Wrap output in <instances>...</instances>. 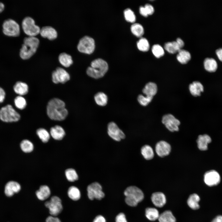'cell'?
Listing matches in <instances>:
<instances>
[{"label":"cell","mask_w":222,"mask_h":222,"mask_svg":"<svg viewBox=\"0 0 222 222\" xmlns=\"http://www.w3.org/2000/svg\"><path fill=\"white\" fill-rule=\"evenodd\" d=\"M47 112L51 119L58 121L64 120L68 114L64 102L57 98L52 99L49 101L47 105Z\"/></svg>","instance_id":"cell-1"},{"label":"cell","mask_w":222,"mask_h":222,"mask_svg":"<svg viewBox=\"0 0 222 222\" xmlns=\"http://www.w3.org/2000/svg\"><path fill=\"white\" fill-rule=\"evenodd\" d=\"M39 39L35 36L25 37L20 50V56L23 59L30 58L36 52L39 44Z\"/></svg>","instance_id":"cell-2"},{"label":"cell","mask_w":222,"mask_h":222,"mask_svg":"<svg viewBox=\"0 0 222 222\" xmlns=\"http://www.w3.org/2000/svg\"><path fill=\"white\" fill-rule=\"evenodd\" d=\"M108 69L107 63L102 59L98 58L92 61L91 66L86 71L87 75L89 76L98 79L103 76Z\"/></svg>","instance_id":"cell-3"},{"label":"cell","mask_w":222,"mask_h":222,"mask_svg":"<svg viewBox=\"0 0 222 222\" xmlns=\"http://www.w3.org/2000/svg\"><path fill=\"white\" fill-rule=\"evenodd\" d=\"M124 194L125 196V203L131 207L136 206L144 198L142 191L135 186L127 187L124 191Z\"/></svg>","instance_id":"cell-4"},{"label":"cell","mask_w":222,"mask_h":222,"mask_svg":"<svg viewBox=\"0 0 222 222\" xmlns=\"http://www.w3.org/2000/svg\"><path fill=\"white\" fill-rule=\"evenodd\" d=\"M20 115L10 105L2 107L0 110V119L3 121L11 122L18 121Z\"/></svg>","instance_id":"cell-5"},{"label":"cell","mask_w":222,"mask_h":222,"mask_svg":"<svg viewBox=\"0 0 222 222\" xmlns=\"http://www.w3.org/2000/svg\"><path fill=\"white\" fill-rule=\"evenodd\" d=\"M22 27L24 33L29 36H35L39 33L40 30L34 19L30 17H26L23 20Z\"/></svg>","instance_id":"cell-6"},{"label":"cell","mask_w":222,"mask_h":222,"mask_svg":"<svg viewBox=\"0 0 222 222\" xmlns=\"http://www.w3.org/2000/svg\"><path fill=\"white\" fill-rule=\"evenodd\" d=\"M95 48L94 40L87 36L81 39L77 46V48L79 51L87 54L92 53L94 51Z\"/></svg>","instance_id":"cell-7"},{"label":"cell","mask_w":222,"mask_h":222,"mask_svg":"<svg viewBox=\"0 0 222 222\" xmlns=\"http://www.w3.org/2000/svg\"><path fill=\"white\" fill-rule=\"evenodd\" d=\"M4 34L10 36L16 37L20 34V27L18 24L11 19L6 20L3 24Z\"/></svg>","instance_id":"cell-8"},{"label":"cell","mask_w":222,"mask_h":222,"mask_svg":"<svg viewBox=\"0 0 222 222\" xmlns=\"http://www.w3.org/2000/svg\"><path fill=\"white\" fill-rule=\"evenodd\" d=\"M45 205L48 208L50 214L54 216L59 214L63 209L61 200L56 196L52 197L49 201L46 202Z\"/></svg>","instance_id":"cell-9"},{"label":"cell","mask_w":222,"mask_h":222,"mask_svg":"<svg viewBox=\"0 0 222 222\" xmlns=\"http://www.w3.org/2000/svg\"><path fill=\"white\" fill-rule=\"evenodd\" d=\"M87 191L88 197L91 200L94 199L101 200L105 196L101 185L97 182H93L88 185L87 187Z\"/></svg>","instance_id":"cell-10"},{"label":"cell","mask_w":222,"mask_h":222,"mask_svg":"<svg viewBox=\"0 0 222 222\" xmlns=\"http://www.w3.org/2000/svg\"><path fill=\"white\" fill-rule=\"evenodd\" d=\"M162 122L169 131L172 132L178 131L180 124L179 120L171 114L164 115L162 118Z\"/></svg>","instance_id":"cell-11"},{"label":"cell","mask_w":222,"mask_h":222,"mask_svg":"<svg viewBox=\"0 0 222 222\" xmlns=\"http://www.w3.org/2000/svg\"><path fill=\"white\" fill-rule=\"evenodd\" d=\"M107 130L109 136L116 141H120L125 138V135L124 132L113 122H111L108 124Z\"/></svg>","instance_id":"cell-12"},{"label":"cell","mask_w":222,"mask_h":222,"mask_svg":"<svg viewBox=\"0 0 222 222\" xmlns=\"http://www.w3.org/2000/svg\"><path fill=\"white\" fill-rule=\"evenodd\" d=\"M52 80L54 83L58 84L60 83L63 84L70 80V76L68 73L64 68L58 67L52 72Z\"/></svg>","instance_id":"cell-13"},{"label":"cell","mask_w":222,"mask_h":222,"mask_svg":"<svg viewBox=\"0 0 222 222\" xmlns=\"http://www.w3.org/2000/svg\"><path fill=\"white\" fill-rule=\"evenodd\" d=\"M220 178L219 174L215 170L208 171L204 175V182L209 186L217 185L220 183Z\"/></svg>","instance_id":"cell-14"},{"label":"cell","mask_w":222,"mask_h":222,"mask_svg":"<svg viewBox=\"0 0 222 222\" xmlns=\"http://www.w3.org/2000/svg\"><path fill=\"white\" fill-rule=\"evenodd\" d=\"M171 149V145L167 142L161 141L158 142L155 146L157 154L160 157L168 155L170 153Z\"/></svg>","instance_id":"cell-15"},{"label":"cell","mask_w":222,"mask_h":222,"mask_svg":"<svg viewBox=\"0 0 222 222\" xmlns=\"http://www.w3.org/2000/svg\"><path fill=\"white\" fill-rule=\"evenodd\" d=\"M21 188L20 185L18 182L14 181H10L5 185V194L7 196H11L14 194L19 192L21 189Z\"/></svg>","instance_id":"cell-16"},{"label":"cell","mask_w":222,"mask_h":222,"mask_svg":"<svg viewBox=\"0 0 222 222\" xmlns=\"http://www.w3.org/2000/svg\"><path fill=\"white\" fill-rule=\"evenodd\" d=\"M151 199L153 204L155 206L158 208L163 207L166 202V196L162 192L154 193L151 195Z\"/></svg>","instance_id":"cell-17"},{"label":"cell","mask_w":222,"mask_h":222,"mask_svg":"<svg viewBox=\"0 0 222 222\" xmlns=\"http://www.w3.org/2000/svg\"><path fill=\"white\" fill-rule=\"evenodd\" d=\"M40 34L43 37L47 38L50 40L55 39L57 37V33L53 27L50 26L43 27L40 29Z\"/></svg>","instance_id":"cell-18"},{"label":"cell","mask_w":222,"mask_h":222,"mask_svg":"<svg viewBox=\"0 0 222 222\" xmlns=\"http://www.w3.org/2000/svg\"><path fill=\"white\" fill-rule=\"evenodd\" d=\"M50 134L53 139L56 140H60L64 138L65 132L61 126L59 125H56L51 128Z\"/></svg>","instance_id":"cell-19"},{"label":"cell","mask_w":222,"mask_h":222,"mask_svg":"<svg viewBox=\"0 0 222 222\" xmlns=\"http://www.w3.org/2000/svg\"><path fill=\"white\" fill-rule=\"evenodd\" d=\"M211 139L208 135H200L198 137L197 140V146L201 150H205L208 149V144L211 142Z\"/></svg>","instance_id":"cell-20"},{"label":"cell","mask_w":222,"mask_h":222,"mask_svg":"<svg viewBox=\"0 0 222 222\" xmlns=\"http://www.w3.org/2000/svg\"><path fill=\"white\" fill-rule=\"evenodd\" d=\"M157 92V87L156 84L149 82L145 85L142 90V92L146 97L153 98Z\"/></svg>","instance_id":"cell-21"},{"label":"cell","mask_w":222,"mask_h":222,"mask_svg":"<svg viewBox=\"0 0 222 222\" xmlns=\"http://www.w3.org/2000/svg\"><path fill=\"white\" fill-rule=\"evenodd\" d=\"M36 195L40 200H44L48 198L51 194L49 187L46 185L41 186L36 192Z\"/></svg>","instance_id":"cell-22"},{"label":"cell","mask_w":222,"mask_h":222,"mask_svg":"<svg viewBox=\"0 0 222 222\" xmlns=\"http://www.w3.org/2000/svg\"><path fill=\"white\" fill-rule=\"evenodd\" d=\"M191 93L193 96L196 97L200 95L201 92L204 91V87L199 82L194 81L189 87Z\"/></svg>","instance_id":"cell-23"},{"label":"cell","mask_w":222,"mask_h":222,"mask_svg":"<svg viewBox=\"0 0 222 222\" xmlns=\"http://www.w3.org/2000/svg\"><path fill=\"white\" fill-rule=\"evenodd\" d=\"M14 90L16 93L21 96L25 95L27 93L28 87V85L25 83L18 81L14 85Z\"/></svg>","instance_id":"cell-24"},{"label":"cell","mask_w":222,"mask_h":222,"mask_svg":"<svg viewBox=\"0 0 222 222\" xmlns=\"http://www.w3.org/2000/svg\"><path fill=\"white\" fill-rule=\"evenodd\" d=\"M200 198L199 196L197 194L194 193L191 195L189 197L187 200V204L191 209L196 210L199 208V204Z\"/></svg>","instance_id":"cell-25"},{"label":"cell","mask_w":222,"mask_h":222,"mask_svg":"<svg viewBox=\"0 0 222 222\" xmlns=\"http://www.w3.org/2000/svg\"><path fill=\"white\" fill-rule=\"evenodd\" d=\"M191 57V54L189 51L181 49L178 52L176 58L179 62L182 64H185L190 60Z\"/></svg>","instance_id":"cell-26"},{"label":"cell","mask_w":222,"mask_h":222,"mask_svg":"<svg viewBox=\"0 0 222 222\" xmlns=\"http://www.w3.org/2000/svg\"><path fill=\"white\" fill-rule=\"evenodd\" d=\"M204 66L205 69L208 72H215L217 68V64L216 60L212 58H207L204 60Z\"/></svg>","instance_id":"cell-27"},{"label":"cell","mask_w":222,"mask_h":222,"mask_svg":"<svg viewBox=\"0 0 222 222\" xmlns=\"http://www.w3.org/2000/svg\"><path fill=\"white\" fill-rule=\"evenodd\" d=\"M58 59L61 64L65 67H69L73 63L72 56L65 52L60 53Z\"/></svg>","instance_id":"cell-28"},{"label":"cell","mask_w":222,"mask_h":222,"mask_svg":"<svg viewBox=\"0 0 222 222\" xmlns=\"http://www.w3.org/2000/svg\"><path fill=\"white\" fill-rule=\"evenodd\" d=\"M158 220L159 222H176V220L172 212L169 210L166 211L159 215Z\"/></svg>","instance_id":"cell-29"},{"label":"cell","mask_w":222,"mask_h":222,"mask_svg":"<svg viewBox=\"0 0 222 222\" xmlns=\"http://www.w3.org/2000/svg\"><path fill=\"white\" fill-rule=\"evenodd\" d=\"M145 215L149 220L154 221L158 219L160 215L158 211L156 208H148L146 210Z\"/></svg>","instance_id":"cell-30"},{"label":"cell","mask_w":222,"mask_h":222,"mask_svg":"<svg viewBox=\"0 0 222 222\" xmlns=\"http://www.w3.org/2000/svg\"><path fill=\"white\" fill-rule=\"evenodd\" d=\"M141 153L144 158L147 160L151 159L154 155L152 148L148 145H144L142 147Z\"/></svg>","instance_id":"cell-31"},{"label":"cell","mask_w":222,"mask_h":222,"mask_svg":"<svg viewBox=\"0 0 222 222\" xmlns=\"http://www.w3.org/2000/svg\"><path fill=\"white\" fill-rule=\"evenodd\" d=\"M94 98L97 104L99 106H105L107 103V96L104 92H99L97 93L94 96Z\"/></svg>","instance_id":"cell-32"},{"label":"cell","mask_w":222,"mask_h":222,"mask_svg":"<svg viewBox=\"0 0 222 222\" xmlns=\"http://www.w3.org/2000/svg\"><path fill=\"white\" fill-rule=\"evenodd\" d=\"M68 195L71 199L74 201L78 200L81 196L79 190L77 187L74 186H72L69 188L68 191Z\"/></svg>","instance_id":"cell-33"},{"label":"cell","mask_w":222,"mask_h":222,"mask_svg":"<svg viewBox=\"0 0 222 222\" xmlns=\"http://www.w3.org/2000/svg\"><path fill=\"white\" fill-rule=\"evenodd\" d=\"M164 47L167 52L171 54L178 52L181 49L176 41L166 43Z\"/></svg>","instance_id":"cell-34"},{"label":"cell","mask_w":222,"mask_h":222,"mask_svg":"<svg viewBox=\"0 0 222 222\" xmlns=\"http://www.w3.org/2000/svg\"><path fill=\"white\" fill-rule=\"evenodd\" d=\"M20 147L22 150L26 153L31 152L34 147L33 143L27 139H24L21 141L20 143Z\"/></svg>","instance_id":"cell-35"},{"label":"cell","mask_w":222,"mask_h":222,"mask_svg":"<svg viewBox=\"0 0 222 222\" xmlns=\"http://www.w3.org/2000/svg\"><path fill=\"white\" fill-rule=\"evenodd\" d=\"M36 134L41 141L43 143L47 142L50 138V134L43 128H40L37 130Z\"/></svg>","instance_id":"cell-36"},{"label":"cell","mask_w":222,"mask_h":222,"mask_svg":"<svg viewBox=\"0 0 222 222\" xmlns=\"http://www.w3.org/2000/svg\"><path fill=\"white\" fill-rule=\"evenodd\" d=\"M131 30L132 33L137 37H142L144 33L143 27L138 23L132 24L131 27Z\"/></svg>","instance_id":"cell-37"},{"label":"cell","mask_w":222,"mask_h":222,"mask_svg":"<svg viewBox=\"0 0 222 222\" xmlns=\"http://www.w3.org/2000/svg\"><path fill=\"white\" fill-rule=\"evenodd\" d=\"M137 46L140 51L146 52L150 48V44L148 40L145 38H141L137 42Z\"/></svg>","instance_id":"cell-38"},{"label":"cell","mask_w":222,"mask_h":222,"mask_svg":"<svg viewBox=\"0 0 222 222\" xmlns=\"http://www.w3.org/2000/svg\"><path fill=\"white\" fill-rule=\"evenodd\" d=\"M65 173L66 178L69 181L73 182L78 179V175L74 169H68L66 170Z\"/></svg>","instance_id":"cell-39"},{"label":"cell","mask_w":222,"mask_h":222,"mask_svg":"<svg viewBox=\"0 0 222 222\" xmlns=\"http://www.w3.org/2000/svg\"><path fill=\"white\" fill-rule=\"evenodd\" d=\"M151 50L153 54L157 58H160L164 54L163 48L158 44L154 45L152 47Z\"/></svg>","instance_id":"cell-40"},{"label":"cell","mask_w":222,"mask_h":222,"mask_svg":"<svg viewBox=\"0 0 222 222\" xmlns=\"http://www.w3.org/2000/svg\"><path fill=\"white\" fill-rule=\"evenodd\" d=\"M14 102L16 107L20 109H24L27 105L25 99L21 96H18L15 98Z\"/></svg>","instance_id":"cell-41"},{"label":"cell","mask_w":222,"mask_h":222,"mask_svg":"<svg viewBox=\"0 0 222 222\" xmlns=\"http://www.w3.org/2000/svg\"><path fill=\"white\" fill-rule=\"evenodd\" d=\"M124 15L125 20L128 22L134 23L136 20V16L133 11L129 8L124 11Z\"/></svg>","instance_id":"cell-42"},{"label":"cell","mask_w":222,"mask_h":222,"mask_svg":"<svg viewBox=\"0 0 222 222\" xmlns=\"http://www.w3.org/2000/svg\"><path fill=\"white\" fill-rule=\"evenodd\" d=\"M153 98L140 94L138 96L137 99L138 102L141 105L143 106H146L151 101Z\"/></svg>","instance_id":"cell-43"},{"label":"cell","mask_w":222,"mask_h":222,"mask_svg":"<svg viewBox=\"0 0 222 222\" xmlns=\"http://www.w3.org/2000/svg\"><path fill=\"white\" fill-rule=\"evenodd\" d=\"M144 7L148 15H152L154 13V8L151 5L147 4L145 5Z\"/></svg>","instance_id":"cell-44"},{"label":"cell","mask_w":222,"mask_h":222,"mask_svg":"<svg viewBox=\"0 0 222 222\" xmlns=\"http://www.w3.org/2000/svg\"><path fill=\"white\" fill-rule=\"evenodd\" d=\"M116 222H127L125 214L120 213L116 217Z\"/></svg>","instance_id":"cell-45"},{"label":"cell","mask_w":222,"mask_h":222,"mask_svg":"<svg viewBox=\"0 0 222 222\" xmlns=\"http://www.w3.org/2000/svg\"><path fill=\"white\" fill-rule=\"evenodd\" d=\"M46 222H61L59 219L52 216H48L46 220Z\"/></svg>","instance_id":"cell-46"},{"label":"cell","mask_w":222,"mask_h":222,"mask_svg":"<svg viewBox=\"0 0 222 222\" xmlns=\"http://www.w3.org/2000/svg\"><path fill=\"white\" fill-rule=\"evenodd\" d=\"M93 222H106L105 219L101 215H98L93 220Z\"/></svg>","instance_id":"cell-47"},{"label":"cell","mask_w":222,"mask_h":222,"mask_svg":"<svg viewBox=\"0 0 222 222\" xmlns=\"http://www.w3.org/2000/svg\"><path fill=\"white\" fill-rule=\"evenodd\" d=\"M5 92L3 88L0 87V103L2 102L5 99Z\"/></svg>","instance_id":"cell-48"},{"label":"cell","mask_w":222,"mask_h":222,"mask_svg":"<svg viewBox=\"0 0 222 222\" xmlns=\"http://www.w3.org/2000/svg\"><path fill=\"white\" fill-rule=\"evenodd\" d=\"M139 12L144 17H146L148 16L144 6H141L140 7Z\"/></svg>","instance_id":"cell-49"},{"label":"cell","mask_w":222,"mask_h":222,"mask_svg":"<svg viewBox=\"0 0 222 222\" xmlns=\"http://www.w3.org/2000/svg\"><path fill=\"white\" fill-rule=\"evenodd\" d=\"M216 53L219 59L222 61V47L216 49Z\"/></svg>","instance_id":"cell-50"},{"label":"cell","mask_w":222,"mask_h":222,"mask_svg":"<svg viewBox=\"0 0 222 222\" xmlns=\"http://www.w3.org/2000/svg\"><path fill=\"white\" fill-rule=\"evenodd\" d=\"M176 41L181 49L184 46V42L181 38H177Z\"/></svg>","instance_id":"cell-51"},{"label":"cell","mask_w":222,"mask_h":222,"mask_svg":"<svg viewBox=\"0 0 222 222\" xmlns=\"http://www.w3.org/2000/svg\"><path fill=\"white\" fill-rule=\"evenodd\" d=\"M211 222H222V216L219 215L214 218Z\"/></svg>","instance_id":"cell-52"},{"label":"cell","mask_w":222,"mask_h":222,"mask_svg":"<svg viewBox=\"0 0 222 222\" xmlns=\"http://www.w3.org/2000/svg\"><path fill=\"white\" fill-rule=\"evenodd\" d=\"M4 9V5L2 3L0 2V13Z\"/></svg>","instance_id":"cell-53"}]
</instances>
